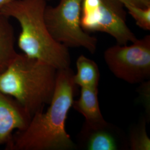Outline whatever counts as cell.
<instances>
[{
	"mask_svg": "<svg viewBox=\"0 0 150 150\" xmlns=\"http://www.w3.org/2000/svg\"><path fill=\"white\" fill-rule=\"evenodd\" d=\"M15 43L14 29L9 17L0 13V74L6 69L17 54Z\"/></svg>",
	"mask_w": 150,
	"mask_h": 150,
	"instance_id": "10",
	"label": "cell"
},
{
	"mask_svg": "<svg viewBox=\"0 0 150 150\" xmlns=\"http://www.w3.org/2000/svg\"><path fill=\"white\" fill-rule=\"evenodd\" d=\"M31 117L16 100L0 91V146L7 144L14 131L26 129Z\"/></svg>",
	"mask_w": 150,
	"mask_h": 150,
	"instance_id": "8",
	"label": "cell"
},
{
	"mask_svg": "<svg viewBox=\"0 0 150 150\" xmlns=\"http://www.w3.org/2000/svg\"><path fill=\"white\" fill-rule=\"evenodd\" d=\"M77 149L129 150L127 136L116 125L105 120L83 124L77 136Z\"/></svg>",
	"mask_w": 150,
	"mask_h": 150,
	"instance_id": "7",
	"label": "cell"
},
{
	"mask_svg": "<svg viewBox=\"0 0 150 150\" xmlns=\"http://www.w3.org/2000/svg\"><path fill=\"white\" fill-rule=\"evenodd\" d=\"M104 59L117 78L129 83H142L150 77V36L129 46L117 44L105 51Z\"/></svg>",
	"mask_w": 150,
	"mask_h": 150,
	"instance_id": "6",
	"label": "cell"
},
{
	"mask_svg": "<svg viewBox=\"0 0 150 150\" xmlns=\"http://www.w3.org/2000/svg\"><path fill=\"white\" fill-rule=\"evenodd\" d=\"M125 7L139 27L145 30H150V6L145 8L132 5Z\"/></svg>",
	"mask_w": 150,
	"mask_h": 150,
	"instance_id": "13",
	"label": "cell"
},
{
	"mask_svg": "<svg viewBox=\"0 0 150 150\" xmlns=\"http://www.w3.org/2000/svg\"><path fill=\"white\" fill-rule=\"evenodd\" d=\"M16 1L17 0H0V12L5 6ZM47 1H50V0H47Z\"/></svg>",
	"mask_w": 150,
	"mask_h": 150,
	"instance_id": "16",
	"label": "cell"
},
{
	"mask_svg": "<svg viewBox=\"0 0 150 150\" xmlns=\"http://www.w3.org/2000/svg\"><path fill=\"white\" fill-rule=\"evenodd\" d=\"M57 70L25 54H17L0 74V91L16 100L32 116L43 111L51 101Z\"/></svg>",
	"mask_w": 150,
	"mask_h": 150,
	"instance_id": "3",
	"label": "cell"
},
{
	"mask_svg": "<svg viewBox=\"0 0 150 150\" xmlns=\"http://www.w3.org/2000/svg\"><path fill=\"white\" fill-rule=\"evenodd\" d=\"M98 92V88L81 87L80 97L72 103V107L85 117L86 122H98L105 120L100 107Z\"/></svg>",
	"mask_w": 150,
	"mask_h": 150,
	"instance_id": "9",
	"label": "cell"
},
{
	"mask_svg": "<svg viewBox=\"0 0 150 150\" xmlns=\"http://www.w3.org/2000/svg\"><path fill=\"white\" fill-rule=\"evenodd\" d=\"M139 88V93L141 101L145 106L146 111L150 113V81H145L141 83Z\"/></svg>",
	"mask_w": 150,
	"mask_h": 150,
	"instance_id": "14",
	"label": "cell"
},
{
	"mask_svg": "<svg viewBox=\"0 0 150 150\" xmlns=\"http://www.w3.org/2000/svg\"><path fill=\"white\" fill-rule=\"evenodd\" d=\"M146 118H142L139 123L131 127L127 136L129 150H150V139L146 129Z\"/></svg>",
	"mask_w": 150,
	"mask_h": 150,
	"instance_id": "12",
	"label": "cell"
},
{
	"mask_svg": "<svg viewBox=\"0 0 150 150\" xmlns=\"http://www.w3.org/2000/svg\"><path fill=\"white\" fill-rule=\"evenodd\" d=\"M77 73L74 75L75 85L81 87L98 88L100 72L96 63L83 55L76 61Z\"/></svg>",
	"mask_w": 150,
	"mask_h": 150,
	"instance_id": "11",
	"label": "cell"
},
{
	"mask_svg": "<svg viewBox=\"0 0 150 150\" xmlns=\"http://www.w3.org/2000/svg\"><path fill=\"white\" fill-rule=\"evenodd\" d=\"M124 5L136 6L139 7H148L150 6V0H120Z\"/></svg>",
	"mask_w": 150,
	"mask_h": 150,
	"instance_id": "15",
	"label": "cell"
},
{
	"mask_svg": "<svg viewBox=\"0 0 150 150\" xmlns=\"http://www.w3.org/2000/svg\"><path fill=\"white\" fill-rule=\"evenodd\" d=\"M82 0H59L54 7L46 6L44 18L54 39L67 47H83L91 54L96 52V38L81 27Z\"/></svg>",
	"mask_w": 150,
	"mask_h": 150,
	"instance_id": "4",
	"label": "cell"
},
{
	"mask_svg": "<svg viewBox=\"0 0 150 150\" xmlns=\"http://www.w3.org/2000/svg\"><path fill=\"white\" fill-rule=\"evenodd\" d=\"M47 0H17L5 6L0 13L19 23L18 46L28 57L57 70L70 67L69 48L54 39L46 25L44 12Z\"/></svg>",
	"mask_w": 150,
	"mask_h": 150,
	"instance_id": "2",
	"label": "cell"
},
{
	"mask_svg": "<svg viewBox=\"0 0 150 150\" xmlns=\"http://www.w3.org/2000/svg\"><path fill=\"white\" fill-rule=\"evenodd\" d=\"M120 0H82L81 25L86 32L106 33L119 45L137 38L126 23V11Z\"/></svg>",
	"mask_w": 150,
	"mask_h": 150,
	"instance_id": "5",
	"label": "cell"
},
{
	"mask_svg": "<svg viewBox=\"0 0 150 150\" xmlns=\"http://www.w3.org/2000/svg\"><path fill=\"white\" fill-rule=\"evenodd\" d=\"M70 67L57 70L54 95L46 112L35 113L27 127L7 142L10 150H74L77 146L65 129L77 87Z\"/></svg>",
	"mask_w": 150,
	"mask_h": 150,
	"instance_id": "1",
	"label": "cell"
}]
</instances>
